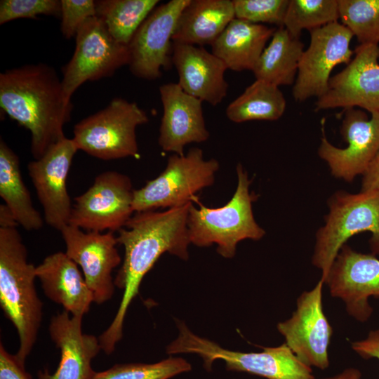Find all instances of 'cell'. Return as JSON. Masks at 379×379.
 <instances>
[{
    "label": "cell",
    "mask_w": 379,
    "mask_h": 379,
    "mask_svg": "<svg viewBox=\"0 0 379 379\" xmlns=\"http://www.w3.org/2000/svg\"><path fill=\"white\" fill-rule=\"evenodd\" d=\"M192 203L165 211L137 212L118 231L117 241L124 248V257L114 285L124 293L113 321L98 337L106 354H111L122 338L128 307L138 294L143 277L160 256L167 252L183 260L189 258L187 217Z\"/></svg>",
    "instance_id": "cell-1"
},
{
    "label": "cell",
    "mask_w": 379,
    "mask_h": 379,
    "mask_svg": "<svg viewBox=\"0 0 379 379\" xmlns=\"http://www.w3.org/2000/svg\"><path fill=\"white\" fill-rule=\"evenodd\" d=\"M0 107L31 134L34 159L64 138L72 103L55 69L46 64L25 65L0 74Z\"/></svg>",
    "instance_id": "cell-2"
},
{
    "label": "cell",
    "mask_w": 379,
    "mask_h": 379,
    "mask_svg": "<svg viewBox=\"0 0 379 379\" xmlns=\"http://www.w3.org/2000/svg\"><path fill=\"white\" fill-rule=\"evenodd\" d=\"M36 267L16 227H0V305L17 330L15 357L25 361L36 341L43 317V303L34 286Z\"/></svg>",
    "instance_id": "cell-3"
},
{
    "label": "cell",
    "mask_w": 379,
    "mask_h": 379,
    "mask_svg": "<svg viewBox=\"0 0 379 379\" xmlns=\"http://www.w3.org/2000/svg\"><path fill=\"white\" fill-rule=\"evenodd\" d=\"M237 186L231 199L218 208H199L190 204L187 229L191 244L199 247L217 245L222 257H234L237 244L244 239L260 240L265 230L255 220L252 203L257 199L251 193L248 173L241 164L237 166Z\"/></svg>",
    "instance_id": "cell-4"
},
{
    "label": "cell",
    "mask_w": 379,
    "mask_h": 379,
    "mask_svg": "<svg viewBox=\"0 0 379 379\" xmlns=\"http://www.w3.org/2000/svg\"><path fill=\"white\" fill-rule=\"evenodd\" d=\"M176 324L178 335L166 347L167 354H196L203 359L207 371L212 370L215 361L222 360L228 371L266 379H315L312 367L302 362L285 343L278 347H264L260 352L233 351L198 336L181 320H176Z\"/></svg>",
    "instance_id": "cell-5"
},
{
    "label": "cell",
    "mask_w": 379,
    "mask_h": 379,
    "mask_svg": "<svg viewBox=\"0 0 379 379\" xmlns=\"http://www.w3.org/2000/svg\"><path fill=\"white\" fill-rule=\"evenodd\" d=\"M325 225L316 234L312 264L321 270L325 281L340 248L352 236L369 232L373 255L379 254V191L350 194L339 191L328 201Z\"/></svg>",
    "instance_id": "cell-6"
},
{
    "label": "cell",
    "mask_w": 379,
    "mask_h": 379,
    "mask_svg": "<svg viewBox=\"0 0 379 379\" xmlns=\"http://www.w3.org/2000/svg\"><path fill=\"white\" fill-rule=\"evenodd\" d=\"M148 121L137 103L114 98L104 109L76 124L72 140L79 150L100 159L138 158L135 130Z\"/></svg>",
    "instance_id": "cell-7"
},
{
    "label": "cell",
    "mask_w": 379,
    "mask_h": 379,
    "mask_svg": "<svg viewBox=\"0 0 379 379\" xmlns=\"http://www.w3.org/2000/svg\"><path fill=\"white\" fill-rule=\"evenodd\" d=\"M219 167L218 160L204 159L198 147L191 148L186 154H173L159 176L134 190V212L168 209L197 200L196 193L214 183Z\"/></svg>",
    "instance_id": "cell-8"
},
{
    "label": "cell",
    "mask_w": 379,
    "mask_h": 379,
    "mask_svg": "<svg viewBox=\"0 0 379 379\" xmlns=\"http://www.w3.org/2000/svg\"><path fill=\"white\" fill-rule=\"evenodd\" d=\"M75 39L73 55L62 69V84L70 100L86 81L111 77L130 62L128 46L114 39L96 16L81 25Z\"/></svg>",
    "instance_id": "cell-9"
},
{
    "label": "cell",
    "mask_w": 379,
    "mask_h": 379,
    "mask_svg": "<svg viewBox=\"0 0 379 379\" xmlns=\"http://www.w3.org/2000/svg\"><path fill=\"white\" fill-rule=\"evenodd\" d=\"M133 192L128 175L114 171L102 172L74 199L69 225L88 232L119 231L133 216Z\"/></svg>",
    "instance_id": "cell-10"
},
{
    "label": "cell",
    "mask_w": 379,
    "mask_h": 379,
    "mask_svg": "<svg viewBox=\"0 0 379 379\" xmlns=\"http://www.w3.org/2000/svg\"><path fill=\"white\" fill-rule=\"evenodd\" d=\"M310 43L301 56L293 88L294 99L319 98L328 90L333 68L351 61L350 41L354 36L343 24L335 22L310 31Z\"/></svg>",
    "instance_id": "cell-11"
},
{
    "label": "cell",
    "mask_w": 379,
    "mask_h": 379,
    "mask_svg": "<svg viewBox=\"0 0 379 379\" xmlns=\"http://www.w3.org/2000/svg\"><path fill=\"white\" fill-rule=\"evenodd\" d=\"M190 0H171L157 6L132 38L130 72L138 78L154 80L172 64L173 36L183 9Z\"/></svg>",
    "instance_id": "cell-12"
},
{
    "label": "cell",
    "mask_w": 379,
    "mask_h": 379,
    "mask_svg": "<svg viewBox=\"0 0 379 379\" xmlns=\"http://www.w3.org/2000/svg\"><path fill=\"white\" fill-rule=\"evenodd\" d=\"M320 279L315 287L297 299V308L291 318L277 324L285 343L305 364L321 370L329 366L328 347L333 333L322 307Z\"/></svg>",
    "instance_id": "cell-13"
},
{
    "label": "cell",
    "mask_w": 379,
    "mask_h": 379,
    "mask_svg": "<svg viewBox=\"0 0 379 379\" xmlns=\"http://www.w3.org/2000/svg\"><path fill=\"white\" fill-rule=\"evenodd\" d=\"M345 109L340 134L347 147H336L324 136L318 154L328 164L333 176L352 182L357 175L364 173L379 152V112L372 113L368 119L361 109Z\"/></svg>",
    "instance_id": "cell-14"
},
{
    "label": "cell",
    "mask_w": 379,
    "mask_h": 379,
    "mask_svg": "<svg viewBox=\"0 0 379 379\" xmlns=\"http://www.w3.org/2000/svg\"><path fill=\"white\" fill-rule=\"evenodd\" d=\"M354 58L331 77L327 91L317 98L315 109L359 107L371 114L379 112V46L359 44Z\"/></svg>",
    "instance_id": "cell-15"
},
{
    "label": "cell",
    "mask_w": 379,
    "mask_h": 379,
    "mask_svg": "<svg viewBox=\"0 0 379 379\" xmlns=\"http://www.w3.org/2000/svg\"><path fill=\"white\" fill-rule=\"evenodd\" d=\"M60 232L66 246L65 253L81 267L94 302L102 304L111 299L116 287L112 274L121 261L117 248V237L112 232H84L70 225Z\"/></svg>",
    "instance_id": "cell-16"
},
{
    "label": "cell",
    "mask_w": 379,
    "mask_h": 379,
    "mask_svg": "<svg viewBox=\"0 0 379 379\" xmlns=\"http://www.w3.org/2000/svg\"><path fill=\"white\" fill-rule=\"evenodd\" d=\"M72 138L65 137L39 159L30 161L28 173L44 213L46 222L61 231L69 225L72 204L67 178L78 151Z\"/></svg>",
    "instance_id": "cell-17"
},
{
    "label": "cell",
    "mask_w": 379,
    "mask_h": 379,
    "mask_svg": "<svg viewBox=\"0 0 379 379\" xmlns=\"http://www.w3.org/2000/svg\"><path fill=\"white\" fill-rule=\"evenodd\" d=\"M332 297L345 304L347 313L359 321L371 317V296H379V260L373 254L357 252L345 244L325 281Z\"/></svg>",
    "instance_id": "cell-18"
},
{
    "label": "cell",
    "mask_w": 379,
    "mask_h": 379,
    "mask_svg": "<svg viewBox=\"0 0 379 379\" xmlns=\"http://www.w3.org/2000/svg\"><path fill=\"white\" fill-rule=\"evenodd\" d=\"M163 115L158 142L164 152L184 154L185 147L207 140L202 101L185 92L178 83L159 86Z\"/></svg>",
    "instance_id": "cell-19"
},
{
    "label": "cell",
    "mask_w": 379,
    "mask_h": 379,
    "mask_svg": "<svg viewBox=\"0 0 379 379\" xmlns=\"http://www.w3.org/2000/svg\"><path fill=\"white\" fill-rule=\"evenodd\" d=\"M82 319L65 310L51 318L49 334L60 350V361L53 373L39 370L37 379H89L95 373L91 361L102 349L98 338L83 333Z\"/></svg>",
    "instance_id": "cell-20"
},
{
    "label": "cell",
    "mask_w": 379,
    "mask_h": 379,
    "mask_svg": "<svg viewBox=\"0 0 379 379\" xmlns=\"http://www.w3.org/2000/svg\"><path fill=\"white\" fill-rule=\"evenodd\" d=\"M172 64L181 88L202 102L218 105L226 97V65L202 46L173 42Z\"/></svg>",
    "instance_id": "cell-21"
},
{
    "label": "cell",
    "mask_w": 379,
    "mask_h": 379,
    "mask_svg": "<svg viewBox=\"0 0 379 379\" xmlns=\"http://www.w3.org/2000/svg\"><path fill=\"white\" fill-rule=\"evenodd\" d=\"M36 276L46 297L72 316L83 317L94 302L93 293L78 265L65 252L46 257L36 267Z\"/></svg>",
    "instance_id": "cell-22"
},
{
    "label": "cell",
    "mask_w": 379,
    "mask_h": 379,
    "mask_svg": "<svg viewBox=\"0 0 379 379\" xmlns=\"http://www.w3.org/2000/svg\"><path fill=\"white\" fill-rule=\"evenodd\" d=\"M275 28L234 18L211 45L212 53L236 72L254 67Z\"/></svg>",
    "instance_id": "cell-23"
},
{
    "label": "cell",
    "mask_w": 379,
    "mask_h": 379,
    "mask_svg": "<svg viewBox=\"0 0 379 379\" xmlns=\"http://www.w3.org/2000/svg\"><path fill=\"white\" fill-rule=\"evenodd\" d=\"M234 18L232 1L190 0L180 15L173 42L211 46Z\"/></svg>",
    "instance_id": "cell-24"
},
{
    "label": "cell",
    "mask_w": 379,
    "mask_h": 379,
    "mask_svg": "<svg viewBox=\"0 0 379 379\" xmlns=\"http://www.w3.org/2000/svg\"><path fill=\"white\" fill-rule=\"evenodd\" d=\"M0 196L18 225L31 231L41 229L44 220L32 203L22 178L18 156L0 140Z\"/></svg>",
    "instance_id": "cell-25"
},
{
    "label": "cell",
    "mask_w": 379,
    "mask_h": 379,
    "mask_svg": "<svg viewBox=\"0 0 379 379\" xmlns=\"http://www.w3.org/2000/svg\"><path fill=\"white\" fill-rule=\"evenodd\" d=\"M303 51L304 44L299 39L285 27H278L253 70L255 79L277 86L293 84Z\"/></svg>",
    "instance_id": "cell-26"
},
{
    "label": "cell",
    "mask_w": 379,
    "mask_h": 379,
    "mask_svg": "<svg viewBox=\"0 0 379 379\" xmlns=\"http://www.w3.org/2000/svg\"><path fill=\"white\" fill-rule=\"evenodd\" d=\"M286 107V99L279 86L256 79L230 103L226 116L235 123L275 121L283 115Z\"/></svg>",
    "instance_id": "cell-27"
},
{
    "label": "cell",
    "mask_w": 379,
    "mask_h": 379,
    "mask_svg": "<svg viewBox=\"0 0 379 379\" xmlns=\"http://www.w3.org/2000/svg\"><path fill=\"white\" fill-rule=\"evenodd\" d=\"M159 3V0H98L95 1L96 17L114 39L128 46Z\"/></svg>",
    "instance_id": "cell-28"
},
{
    "label": "cell",
    "mask_w": 379,
    "mask_h": 379,
    "mask_svg": "<svg viewBox=\"0 0 379 379\" xmlns=\"http://www.w3.org/2000/svg\"><path fill=\"white\" fill-rule=\"evenodd\" d=\"M338 19V0H290L283 27L299 39L303 29L311 31Z\"/></svg>",
    "instance_id": "cell-29"
},
{
    "label": "cell",
    "mask_w": 379,
    "mask_h": 379,
    "mask_svg": "<svg viewBox=\"0 0 379 379\" xmlns=\"http://www.w3.org/2000/svg\"><path fill=\"white\" fill-rule=\"evenodd\" d=\"M339 19L360 44L379 43V0H338Z\"/></svg>",
    "instance_id": "cell-30"
},
{
    "label": "cell",
    "mask_w": 379,
    "mask_h": 379,
    "mask_svg": "<svg viewBox=\"0 0 379 379\" xmlns=\"http://www.w3.org/2000/svg\"><path fill=\"white\" fill-rule=\"evenodd\" d=\"M191 364L181 357H169L154 364H118L95 371L89 379H169L190 371Z\"/></svg>",
    "instance_id": "cell-31"
},
{
    "label": "cell",
    "mask_w": 379,
    "mask_h": 379,
    "mask_svg": "<svg viewBox=\"0 0 379 379\" xmlns=\"http://www.w3.org/2000/svg\"><path fill=\"white\" fill-rule=\"evenodd\" d=\"M290 0H233L235 18L284 26Z\"/></svg>",
    "instance_id": "cell-32"
},
{
    "label": "cell",
    "mask_w": 379,
    "mask_h": 379,
    "mask_svg": "<svg viewBox=\"0 0 379 379\" xmlns=\"http://www.w3.org/2000/svg\"><path fill=\"white\" fill-rule=\"evenodd\" d=\"M60 0H1L0 24L18 18L38 19L41 15L60 18Z\"/></svg>",
    "instance_id": "cell-33"
},
{
    "label": "cell",
    "mask_w": 379,
    "mask_h": 379,
    "mask_svg": "<svg viewBox=\"0 0 379 379\" xmlns=\"http://www.w3.org/2000/svg\"><path fill=\"white\" fill-rule=\"evenodd\" d=\"M60 29L65 39L75 36L88 19L96 16L95 1L60 0Z\"/></svg>",
    "instance_id": "cell-34"
},
{
    "label": "cell",
    "mask_w": 379,
    "mask_h": 379,
    "mask_svg": "<svg viewBox=\"0 0 379 379\" xmlns=\"http://www.w3.org/2000/svg\"><path fill=\"white\" fill-rule=\"evenodd\" d=\"M0 379H32V376L15 357L0 344Z\"/></svg>",
    "instance_id": "cell-35"
},
{
    "label": "cell",
    "mask_w": 379,
    "mask_h": 379,
    "mask_svg": "<svg viewBox=\"0 0 379 379\" xmlns=\"http://www.w3.org/2000/svg\"><path fill=\"white\" fill-rule=\"evenodd\" d=\"M352 348L364 359H379V329L371 331L364 340L352 343Z\"/></svg>",
    "instance_id": "cell-36"
},
{
    "label": "cell",
    "mask_w": 379,
    "mask_h": 379,
    "mask_svg": "<svg viewBox=\"0 0 379 379\" xmlns=\"http://www.w3.org/2000/svg\"><path fill=\"white\" fill-rule=\"evenodd\" d=\"M362 175L361 192L379 191V152Z\"/></svg>",
    "instance_id": "cell-37"
},
{
    "label": "cell",
    "mask_w": 379,
    "mask_h": 379,
    "mask_svg": "<svg viewBox=\"0 0 379 379\" xmlns=\"http://www.w3.org/2000/svg\"><path fill=\"white\" fill-rule=\"evenodd\" d=\"M18 225L13 214L8 206L4 204L0 205V225L1 227H16Z\"/></svg>",
    "instance_id": "cell-38"
},
{
    "label": "cell",
    "mask_w": 379,
    "mask_h": 379,
    "mask_svg": "<svg viewBox=\"0 0 379 379\" xmlns=\"http://www.w3.org/2000/svg\"><path fill=\"white\" fill-rule=\"evenodd\" d=\"M321 379H361V373L357 368H347L335 375Z\"/></svg>",
    "instance_id": "cell-39"
}]
</instances>
